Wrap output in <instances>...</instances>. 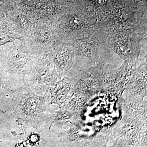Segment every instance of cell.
<instances>
[{
	"instance_id": "12",
	"label": "cell",
	"mask_w": 147,
	"mask_h": 147,
	"mask_svg": "<svg viewBox=\"0 0 147 147\" xmlns=\"http://www.w3.org/2000/svg\"><path fill=\"white\" fill-rule=\"evenodd\" d=\"M77 116L62 105L60 107L59 110L55 112L53 111L49 122L50 127L54 126L62 127Z\"/></svg>"
},
{
	"instance_id": "6",
	"label": "cell",
	"mask_w": 147,
	"mask_h": 147,
	"mask_svg": "<svg viewBox=\"0 0 147 147\" xmlns=\"http://www.w3.org/2000/svg\"><path fill=\"white\" fill-rule=\"evenodd\" d=\"M107 36L108 46L110 49L125 62L136 65L141 47L135 31L110 33Z\"/></svg>"
},
{
	"instance_id": "13",
	"label": "cell",
	"mask_w": 147,
	"mask_h": 147,
	"mask_svg": "<svg viewBox=\"0 0 147 147\" xmlns=\"http://www.w3.org/2000/svg\"><path fill=\"white\" fill-rule=\"evenodd\" d=\"M88 100L84 96L72 92L71 95L67 97L63 106L79 115L86 107Z\"/></svg>"
},
{
	"instance_id": "3",
	"label": "cell",
	"mask_w": 147,
	"mask_h": 147,
	"mask_svg": "<svg viewBox=\"0 0 147 147\" xmlns=\"http://www.w3.org/2000/svg\"><path fill=\"white\" fill-rule=\"evenodd\" d=\"M146 11L126 5L113 6L105 17L97 22L98 30L108 33L134 31L142 24H147L146 19H143L146 15Z\"/></svg>"
},
{
	"instance_id": "7",
	"label": "cell",
	"mask_w": 147,
	"mask_h": 147,
	"mask_svg": "<svg viewBox=\"0 0 147 147\" xmlns=\"http://www.w3.org/2000/svg\"><path fill=\"white\" fill-rule=\"evenodd\" d=\"M134 66L124 62L119 68L108 71L104 89L116 95L121 94L131 80L135 68Z\"/></svg>"
},
{
	"instance_id": "5",
	"label": "cell",
	"mask_w": 147,
	"mask_h": 147,
	"mask_svg": "<svg viewBox=\"0 0 147 147\" xmlns=\"http://www.w3.org/2000/svg\"><path fill=\"white\" fill-rule=\"evenodd\" d=\"M61 78L50 60L38 59L30 72L24 76V86L36 91H46Z\"/></svg>"
},
{
	"instance_id": "1",
	"label": "cell",
	"mask_w": 147,
	"mask_h": 147,
	"mask_svg": "<svg viewBox=\"0 0 147 147\" xmlns=\"http://www.w3.org/2000/svg\"><path fill=\"white\" fill-rule=\"evenodd\" d=\"M12 96L7 110L9 115L23 119L38 129L49 123L53 112L49 90L36 91L24 86L16 90Z\"/></svg>"
},
{
	"instance_id": "15",
	"label": "cell",
	"mask_w": 147,
	"mask_h": 147,
	"mask_svg": "<svg viewBox=\"0 0 147 147\" xmlns=\"http://www.w3.org/2000/svg\"><path fill=\"white\" fill-rule=\"evenodd\" d=\"M79 131L74 127H71L69 130L59 134L61 142L67 144H70L80 139Z\"/></svg>"
},
{
	"instance_id": "8",
	"label": "cell",
	"mask_w": 147,
	"mask_h": 147,
	"mask_svg": "<svg viewBox=\"0 0 147 147\" xmlns=\"http://www.w3.org/2000/svg\"><path fill=\"white\" fill-rule=\"evenodd\" d=\"M70 43L75 56L88 58L92 63L99 62L98 53L101 43L93 34L77 38Z\"/></svg>"
},
{
	"instance_id": "11",
	"label": "cell",
	"mask_w": 147,
	"mask_h": 147,
	"mask_svg": "<svg viewBox=\"0 0 147 147\" xmlns=\"http://www.w3.org/2000/svg\"><path fill=\"white\" fill-rule=\"evenodd\" d=\"M61 78L54 86L49 88L51 96V104H56L60 107L63 105L68 97L69 93L71 90L69 79L65 77L61 79Z\"/></svg>"
},
{
	"instance_id": "2",
	"label": "cell",
	"mask_w": 147,
	"mask_h": 147,
	"mask_svg": "<svg viewBox=\"0 0 147 147\" xmlns=\"http://www.w3.org/2000/svg\"><path fill=\"white\" fill-rule=\"evenodd\" d=\"M97 19L88 8L79 7L64 15L58 24L57 34L61 40L71 42L74 40L98 30Z\"/></svg>"
},
{
	"instance_id": "4",
	"label": "cell",
	"mask_w": 147,
	"mask_h": 147,
	"mask_svg": "<svg viewBox=\"0 0 147 147\" xmlns=\"http://www.w3.org/2000/svg\"><path fill=\"white\" fill-rule=\"evenodd\" d=\"M108 71L109 66L107 63L100 61L92 63L69 79L71 90L89 100L103 90Z\"/></svg>"
},
{
	"instance_id": "14",
	"label": "cell",
	"mask_w": 147,
	"mask_h": 147,
	"mask_svg": "<svg viewBox=\"0 0 147 147\" xmlns=\"http://www.w3.org/2000/svg\"><path fill=\"white\" fill-rule=\"evenodd\" d=\"M111 0H86L89 9L94 12L97 22L102 19L113 7Z\"/></svg>"
},
{
	"instance_id": "9",
	"label": "cell",
	"mask_w": 147,
	"mask_h": 147,
	"mask_svg": "<svg viewBox=\"0 0 147 147\" xmlns=\"http://www.w3.org/2000/svg\"><path fill=\"white\" fill-rule=\"evenodd\" d=\"M59 43L50 55L49 60L55 65L59 76L62 77L73 65L75 55L70 44Z\"/></svg>"
},
{
	"instance_id": "10",
	"label": "cell",
	"mask_w": 147,
	"mask_h": 147,
	"mask_svg": "<svg viewBox=\"0 0 147 147\" xmlns=\"http://www.w3.org/2000/svg\"><path fill=\"white\" fill-rule=\"evenodd\" d=\"M129 96L142 98L146 96L147 55L141 61V63L135 70L131 80L125 88Z\"/></svg>"
}]
</instances>
